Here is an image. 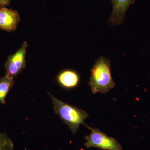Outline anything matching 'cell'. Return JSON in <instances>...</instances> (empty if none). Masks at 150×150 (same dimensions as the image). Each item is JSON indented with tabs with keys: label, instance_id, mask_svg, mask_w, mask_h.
Segmentation results:
<instances>
[{
	"label": "cell",
	"instance_id": "7",
	"mask_svg": "<svg viewBox=\"0 0 150 150\" xmlns=\"http://www.w3.org/2000/svg\"><path fill=\"white\" fill-rule=\"evenodd\" d=\"M59 85L65 89L76 87L79 83L80 76L74 70L66 69L59 73L57 78Z\"/></svg>",
	"mask_w": 150,
	"mask_h": 150
},
{
	"label": "cell",
	"instance_id": "9",
	"mask_svg": "<svg viewBox=\"0 0 150 150\" xmlns=\"http://www.w3.org/2000/svg\"><path fill=\"white\" fill-rule=\"evenodd\" d=\"M12 141L4 133H0V150H13Z\"/></svg>",
	"mask_w": 150,
	"mask_h": 150
},
{
	"label": "cell",
	"instance_id": "10",
	"mask_svg": "<svg viewBox=\"0 0 150 150\" xmlns=\"http://www.w3.org/2000/svg\"><path fill=\"white\" fill-rule=\"evenodd\" d=\"M10 3V0H0V8L5 7Z\"/></svg>",
	"mask_w": 150,
	"mask_h": 150
},
{
	"label": "cell",
	"instance_id": "8",
	"mask_svg": "<svg viewBox=\"0 0 150 150\" xmlns=\"http://www.w3.org/2000/svg\"><path fill=\"white\" fill-rule=\"evenodd\" d=\"M14 84V78L5 75L0 78V103L6 104V98Z\"/></svg>",
	"mask_w": 150,
	"mask_h": 150
},
{
	"label": "cell",
	"instance_id": "2",
	"mask_svg": "<svg viewBox=\"0 0 150 150\" xmlns=\"http://www.w3.org/2000/svg\"><path fill=\"white\" fill-rule=\"evenodd\" d=\"M53 105V108L63 122L75 134L77 132L81 124H84V121L88 117L85 110L68 104L49 93Z\"/></svg>",
	"mask_w": 150,
	"mask_h": 150
},
{
	"label": "cell",
	"instance_id": "1",
	"mask_svg": "<svg viewBox=\"0 0 150 150\" xmlns=\"http://www.w3.org/2000/svg\"><path fill=\"white\" fill-rule=\"evenodd\" d=\"M89 86L93 94H105L115 88L109 59L103 56L97 59L91 70Z\"/></svg>",
	"mask_w": 150,
	"mask_h": 150
},
{
	"label": "cell",
	"instance_id": "5",
	"mask_svg": "<svg viewBox=\"0 0 150 150\" xmlns=\"http://www.w3.org/2000/svg\"><path fill=\"white\" fill-rule=\"evenodd\" d=\"M112 11L108 20L109 24L117 25L123 23L126 12L134 0H111Z\"/></svg>",
	"mask_w": 150,
	"mask_h": 150
},
{
	"label": "cell",
	"instance_id": "3",
	"mask_svg": "<svg viewBox=\"0 0 150 150\" xmlns=\"http://www.w3.org/2000/svg\"><path fill=\"white\" fill-rule=\"evenodd\" d=\"M90 134L85 137L87 148H96L103 150H122L121 145L112 137L107 136L98 129H91Z\"/></svg>",
	"mask_w": 150,
	"mask_h": 150
},
{
	"label": "cell",
	"instance_id": "6",
	"mask_svg": "<svg viewBox=\"0 0 150 150\" xmlns=\"http://www.w3.org/2000/svg\"><path fill=\"white\" fill-rule=\"evenodd\" d=\"M20 20L18 13L5 7L0 8V28L8 32L16 29Z\"/></svg>",
	"mask_w": 150,
	"mask_h": 150
},
{
	"label": "cell",
	"instance_id": "4",
	"mask_svg": "<svg viewBox=\"0 0 150 150\" xmlns=\"http://www.w3.org/2000/svg\"><path fill=\"white\" fill-rule=\"evenodd\" d=\"M27 47V42H23L18 51L8 58L5 64L6 75L14 78L24 69L26 65L25 55Z\"/></svg>",
	"mask_w": 150,
	"mask_h": 150
}]
</instances>
